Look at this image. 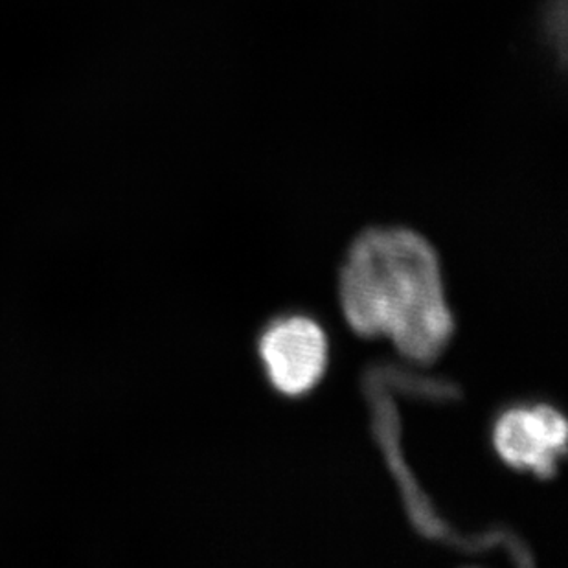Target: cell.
<instances>
[{
	"label": "cell",
	"instance_id": "6da1fadb",
	"mask_svg": "<svg viewBox=\"0 0 568 568\" xmlns=\"http://www.w3.org/2000/svg\"><path fill=\"white\" fill-rule=\"evenodd\" d=\"M338 295L359 337L390 338L416 365L435 363L455 333L438 254L408 229L361 232L341 268Z\"/></svg>",
	"mask_w": 568,
	"mask_h": 568
},
{
	"label": "cell",
	"instance_id": "7a4b0ae2",
	"mask_svg": "<svg viewBox=\"0 0 568 568\" xmlns=\"http://www.w3.org/2000/svg\"><path fill=\"white\" fill-rule=\"evenodd\" d=\"M263 376L280 396L298 399L315 390L329 365L324 327L302 313L276 316L257 335Z\"/></svg>",
	"mask_w": 568,
	"mask_h": 568
},
{
	"label": "cell",
	"instance_id": "3957f363",
	"mask_svg": "<svg viewBox=\"0 0 568 568\" xmlns=\"http://www.w3.org/2000/svg\"><path fill=\"white\" fill-rule=\"evenodd\" d=\"M491 444L499 460L515 471L552 480L567 456V418L548 403L511 405L497 414Z\"/></svg>",
	"mask_w": 568,
	"mask_h": 568
},
{
	"label": "cell",
	"instance_id": "277c9868",
	"mask_svg": "<svg viewBox=\"0 0 568 568\" xmlns=\"http://www.w3.org/2000/svg\"><path fill=\"white\" fill-rule=\"evenodd\" d=\"M567 0H548V36L556 39V44H559V54L564 55L565 52V36H567V11H565Z\"/></svg>",
	"mask_w": 568,
	"mask_h": 568
}]
</instances>
